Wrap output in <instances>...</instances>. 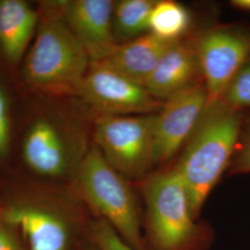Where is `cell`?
Returning <instances> with one entry per match:
<instances>
[{
  "label": "cell",
  "mask_w": 250,
  "mask_h": 250,
  "mask_svg": "<svg viewBox=\"0 0 250 250\" xmlns=\"http://www.w3.org/2000/svg\"><path fill=\"white\" fill-rule=\"evenodd\" d=\"M0 250H21L9 225L0 221Z\"/></svg>",
  "instance_id": "obj_21"
},
{
  "label": "cell",
  "mask_w": 250,
  "mask_h": 250,
  "mask_svg": "<svg viewBox=\"0 0 250 250\" xmlns=\"http://www.w3.org/2000/svg\"><path fill=\"white\" fill-rule=\"evenodd\" d=\"M199 78L202 79L195 42L181 39L169 46L143 85L155 99L165 101Z\"/></svg>",
  "instance_id": "obj_11"
},
{
  "label": "cell",
  "mask_w": 250,
  "mask_h": 250,
  "mask_svg": "<svg viewBox=\"0 0 250 250\" xmlns=\"http://www.w3.org/2000/svg\"><path fill=\"white\" fill-rule=\"evenodd\" d=\"M233 169L235 172H250V132L235 160Z\"/></svg>",
  "instance_id": "obj_20"
},
{
  "label": "cell",
  "mask_w": 250,
  "mask_h": 250,
  "mask_svg": "<svg viewBox=\"0 0 250 250\" xmlns=\"http://www.w3.org/2000/svg\"><path fill=\"white\" fill-rule=\"evenodd\" d=\"M208 103L223 98L229 83L250 58V31L239 26L213 27L194 41Z\"/></svg>",
  "instance_id": "obj_6"
},
{
  "label": "cell",
  "mask_w": 250,
  "mask_h": 250,
  "mask_svg": "<svg viewBox=\"0 0 250 250\" xmlns=\"http://www.w3.org/2000/svg\"><path fill=\"white\" fill-rule=\"evenodd\" d=\"M208 103L203 80L165 100L156 113L152 134V163L172 159L193 134Z\"/></svg>",
  "instance_id": "obj_9"
},
{
  "label": "cell",
  "mask_w": 250,
  "mask_h": 250,
  "mask_svg": "<svg viewBox=\"0 0 250 250\" xmlns=\"http://www.w3.org/2000/svg\"><path fill=\"white\" fill-rule=\"evenodd\" d=\"M88 149L76 131L55 120L39 118L29 127L22 142V157L31 170L46 177H60L81 162Z\"/></svg>",
  "instance_id": "obj_8"
},
{
  "label": "cell",
  "mask_w": 250,
  "mask_h": 250,
  "mask_svg": "<svg viewBox=\"0 0 250 250\" xmlns=\"http://www.w3.org/2000/svg\"><path fill=\"white\" fill-rule=\"evenodd\" d=\"M10 146L9 105L5 91L0 85V157L7 156Z\"/></svg>",
  "instance_id": "obj_19"
},
{
  "label": "cell",
  "mask_w": 250,
  "mask_h": 250,
  "mask_svg": "<svg viewBox=\"0 0 250 250\" xmlns=\"http://www.w3.org/2000/svg\"><path fill=\"white\" fill-rule=\"evenodd\" d=\"M147 229L156 250H185L197 236L188 191L178 171L157 172L146 180Z\"/></svg>",
  "instance_id": "obj_4"
},
{
  "label": "cell",
  "mask_w": 250,
  "mask_h": 250,
  "mask_svg": "<svg viewBox=\"0 0 250 250\" xmlns=\"http://www.w3.org/2000/svg\"><path fill=\"white\" fill-rule=\"evenodd\" d=\"M2 219L22 232L29 250H68V224L47 209L36 206H11L4 210Z\"/></svg>",
  "instance_id": "obj_12"
},
{
  "label": "cell",
  "mask_w": 250,
  "mask_h": 250,
  "mask_svg": "<svg viewBox=\"0 0 250 250\" xmlns=\"http://www.w3.org/2000/svg\"><path fill=\"white\" fill-rule=\"evenodd\" d=\"M172 43L147 33L118 44L107 59L100 62L143 85Z\"/></svg>",
  "instance_id": "obj_13"
},
{
  "label": "cell",
  "mask_w": 250,
  "mask_h": 250,
  "mask_svg": "<svg viewBox=\"0 0 250 250\" xmlns=\"http://www.w3.org/2000/svg\"><path fill=\"white\" fill-rule=\"evenodd\" d=\"M39 22V13L25 1L0 0V51L9 62L26 53Z\"/></svg>",
  "instance_id": "obj_14"
},
{
  "label": "cell",
  "mask_w": 250,
  "mask_h": 250,
  "mask_svg": "<svg viewBox=\"0 0 250 250\" xmlns=\"http://www.w3.org/2000/svg\"><path fill=\"white\" fill-rule=\"evenodd\" d=\"M241 126V110L229 107L222 99L207 104L174 167L186 186L196 219L230 162Z\"/></svg>",
  "instance_id": "obj_1"
},
{
  "label": "cell",
  "mask_w": 250,
  "mask_h": 250,
  "mask_svg": "<svg viewBox=\"0 0 250 250\" xmlns=\"http://www.w3.org/2000/svg\"><path fill=\"white\" fill-rule=\"evenodd\" d=\"M81 194L134 250H145L134 191L126 178L104 158L96 145L88 148L77 170Z\"/></svg>",
  "instance_id": "obj_3"
},
{
  "label": "cell",
  "mask_w": 250,
  "mask_h": 250,
  "mask_svg": "<svg viewBox=\"0 0 250 250\" xmlns=\"http://www.w3.org/2000/svg\"><path fill=\"white\" fill-rule=\"evenodd\" d=\"M114 1H62L61 13L66 25L83 45L91 62L106 60L118 43L113 34Z\"/></svg>",
  "instance_id": "obj_10"
},
{
  "label": "cell",
  "mask_w": 250,
  "mask_h": 250,
  "mask_svg": "<svg viewBox=\"0 0 250 250\" xmlns=\"http://www.w3.org/2000/svg\"><path fill=\"white\" fill-rule=\"evenodd\" d=\"M41 19L27 52L23 77L34 89L49 94H77L89 69L90 59L63 21L62 2Z\"/></svg>",
  "instance_id": "obj_2"
},
{
  "label": "cell",
  "mask_w": 250,
  "mask_h": 250,
  "mask_svg": "<svg viewBox=\"0 0 250 250\" xmlns=\"http://www.w3.org/2000/svg\"><path fill=\"white\" fill-rule=\"evenodd\" d=\"M91 235L100 250H134L102 219L92 224Z\"/></svg>",
  "instance_id": "obj_18"
},
{
  "label": "cell",
  "mask_w": 250,
  "mask_h": 250,
  "mask_svg": "<svg viewBox=\"0 0 250 250\" xmlns=\"http://www.w3.org/2000/svg\"><path fill=\"white\" fill-rule=\"evenodd\" d=\"M155 115H101L96 122L95 145L125 178H139L153 165Z\"/></svg>",
  "instance_id": "obj_5"
},
{
  "label": "cell",
  "mask_w": 250,
  "mask_h": 250,
  "mask_svg": "<svg viewBox=\"0 0 250 250\" xmlns=\"http://www.w3.org/2000/svg\"><path fill=\"white\" fill-rule=\"evenodd\" d=\"M231 5L236 9L250 11V0H232Z\"/></svg>",
  "instance_id": "obj_22"
},
{
  "label": "cell",
  "mask_w": 250,
  "mask_h": 250,
  "mask_svg": "<svg viewBox=\"0 0 250 250\" xmlns=\"http://www.w3.org/2000/svg\"><path fill=\"white\" fill-rule=\"evenodd\" d=\"M221 99L237 110L250 107V58L233 76Z\"/></svg>",
  "instance_id": "obj_17"
},
{
  "label": "cell",
  "mask_w": 250,
  "mask_h": 250,
  "mask_svg": "<svg viewBox=\"0 0 250 250\" xmlns=\"http://www.w3.org/2000/svg\"><path fill=\"white\" fill-rule=\"evenodd\" d=\"M156 2L154 0L115 2L112 25L118 44L134 40L149 33V17Z\"/></svg>",
  "instance_id": "obj_15"
},
{
  "label": "cell",
  "mask_w": 250,
  "mask_h": 250,
  "mask_svg": "<svg viewBox=\"0 0 250 250\" xmlns=\"http://www.w3.org/2000/svg\"><path fill=\"white\" fill-rule=\"evenodd\" d=\"M77 94L101 115L157 113L164 102L142 84L101 62L90 63Z\"/></svg>",
  "instance_id": "obj_7"
},
{
  "label": "cell",
  "mask_w": 250,
  "mask_h": 250,
  "mask_svg": "<svg viewBox=\"0 0 250 250\" xmlns=\"http://www.w3.org/2000/svg\"><path fill=\"white\" fill-rule=\"evenodd\" d=\"M191 17L187 8L172 0L157 1L149 17V33L163 40H181L190 27Z\"/></svg>",
  "instance_id": "obj_16"
}]
</instances>
